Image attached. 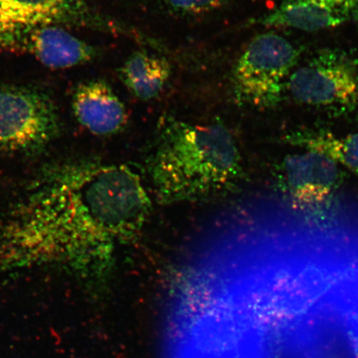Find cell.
<instances>
[{
    "mask_svg": "<svg viewBox=\"0 0 358 358\" xmlns=\"http://www.w3.org/2000/svg\"><path fill=\"white\" fill-rule=\"evenodd\" d=\"M150 210L141 178L125 165H48L0 220V275L55 268L102 287L118 246L137 238Z\"/></svg>",
    "mask_w": 358,
    "mask_h": 358,
    "instance_id": "obj_1",
    "label": "cell"
},
{
    "mask_svg": "<svg viewBox=\"0 0 358 358\" xmlns=\"http://www.w3.org/2000/svg\"><path fill=\"white\" fill-rule=\"evenodd\" d=\"M240 358H358V266H310L273 280L246 322Z\"/></svg>",
    "mask_w": 358,
    "mask_h": 358,
    "instance_id": "obj_2",
    "label": "cell"
},
{
    "mask_svg": "<svg viewBox=\"0 0 358 358\" xmlns=\"http://www.w3.org/2000/svg\"><path fill=\"white\" fill-rule=\"evenodd\" d=\"M150 172L159 203L176 204L231 189L243 170L234 138L223 124L168 119L160 132Z\"/></svg>",
    "mask_w": 358,
    "mask_h": 358,
    "instance_id": "obj_3",
    "label": "cell"
},
{
    "mask_svg": "<svg viewBox=\"0 0 358 358\" xmlns=\"http://www.w3.org/2000/svg\"><path fill=\"white\" fill-rule=\"evenodd\" d=\"M301 52V47L278 34L257 35L241 55L232 73L236 101L258 109L279 105Z\"/></svg>",
    "mask_w": 358,
    "mask_h": 358,
    "instance_id": "obj_4",
    "label": "cell"
},
{
    "mask_svg": "<svg viewBox=\"0 0 358 358\" xmlns=\"http://www.w3.org/2000/svg\"><path fill=\"white\" fill-rule=\"evenodd\" d=\"M286 93L299 104L344 113L358 106V60L338 48H325L294 69Z\"/></svg>",
    "mask_w": 358,
    "mask_h": 358,
    "instance_id": "obj_5",
    "label": "cell"
},
{
    "mask_svg": "<svg viewBox=\"0 0 358 358\" xmlns=\"http://www.w3.org/2000/svg\"><path fill=\"white\" fill-rule=\"evenodd\" d=\"M61 129L57 107L46 93L33 87H0V151L40 153Z\"/></svg>",
    "mask_w": 358,
    "mask_h": 358,
    "instance_id": "obj_6",
    "label": "cell"
},
{
    "mask_svg": "<svg viewBox=\"0 0 358 358\" xmlns=\"http://www.w3.org/2000/svg\"><path fill=\"white\" fill-rule=\"evenodd\" d=\"M0 48L29 53L43 65L58 69L87 64L97 53L92 45L55 24L17 26L0 31Z\"/></svg>",
    "mask_w": 358,
    "mask_h": 358,
    "instance_id": "obj_7",
    "label": "cell"
},
{
    "mask_svg": "<svg viewBox=\"0 0 358 358\" xmlns=\"http://www.w3.org/2000/svg\"><path fill=\"white\" fill-rule=\"evenodd\" d=\"M33 24L73 25L124 34L136 32L106 19L85 0H0V31Z\"/></svg>",
    "mask_w": 358,
    "mask_h": 358,
    "instance_id": "obj_8",
    "label": "cell"
},
{
    "mask_svg": "<svg viewBox=\"0 0 358 358\" xmlns=\"http://www.w3.org/2000/svg\"><path fill=\"white\" fill-rule=\"evenodd\" d=\"M281 166V189L301 211L324 203L342 179L337 162L320 152L288 155Z\"/></svg>",
    "mask_w": 358,
    "mask_h": 358,
    "instance_id": "obj_9",
    "label": "cell"
},
{
    "mask_svg": "<svg viewBox=\"0 0 358 358\" xmlns=\"http://www.w3.org/2000/svg\"><path fill=\"white\" fill-rule=\"evenodd\" d=\"M358 20V0H284L258 24L316 32Z\"/></svg>",
    "mask_w": 358,
    "mask_h": 358,
    "instance_id": "obj_10",
    "label": "cell"
},
{
    "mask_svg": "<svg viewBox=\"0 0 358 358\" xmlns=\"http://www.w3.org/2000/svg\"><path fill=\"white\" fill-rule=\"evenodd\" d=\"M71 106L78 122L96 136L118 133L128 120L123 102L105 80L80 83L75 89Z\"/></svg>",
    "mask_w": 358,
    "mask_h": 358,
    "instance_id": "obj_11",
    "label": "cell"
},
{
    "mask_svg": "<svg viewBox=\"0 0 358 358\" xmlns=\"http://www.w3.org/2000/svg\"><path fill=\"white\" fill-rule=\"evenodd\" d=\"M171 76V66L164 57L137 51L120 69V77L138 99H155L162 92Z\"/></svg>",
    "mask_w": 358,
    "mask_h": 358,
    "instance_id": "obj_12",
    "label": "cell"
},
{
    "mask_svg": "<svg viewBox=\"0 0 358 358\" xmlns=\"http://www.w3.org/2000/svg\"><path fill=\"white\" fill-rule=\"evenodd\" d=\"M289 144L320 152L352 171L358 172V133L339 138L323 131H294L285 136Z\"/></svg>",
    "mask_w": 358,
    "mask_h": 358,
    "instance_id": "obj_13",
    "label": "cell"
},
{
    "mask_svg": "<svg viewBox=\"0 0 358 358\" xmlns=\"http://www.w3.org/2000/svg\"><path fill=\"white\" fill-rule=\"evenodd\" d=\"M173 10L187 13H199L213 10L223 0H164Z\"/></svg>",
    "mask_w": 358,
    "mask_h": 358,
    "instance_id": "obj_14",
    "label": "cell"
}]
</instances>
